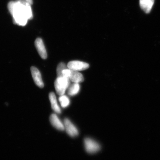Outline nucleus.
Instances as JSON below:
<instances>
[{
  "label": "nucleus",
  "instance_id": "obj_4",
  "mask_svg": "<svg viewBox=\"0 0 160 160\" xmlns=\"http://www.w3.org/2000/svg\"><path fill=\"white\" fill-rule=\"evenodd\" d=\"M84 143L85 149L89 154L97 153L101 149L100 144L90 138H86L84 140Z\"/></svg>",
  "mask_w": 160,
  "mask_h": 160
},
{
  "label": "nucleus",
  "instance_id": "obj_1",
  "mask_svg": "<svg viewBox=\"0 0 160 160\" xmlns=\"http://www.w3.org/2000/svg\"><path fill=\"white\" fill-rule=\"evenodd\" d=\"M8 8L12 16L14 22L19 26H26L28 20L33 17L31 5L24 0L10 2Z\"/></svg>",
  "mask_w": 160,
  "mask_h": 160
},
{
  "label": "nucleus",
  "instance_id": "obj_12",
  "mask_svg": "<svg viewBox=\"0 0 160 160\" xmlns=\"http://www.w3.org/2000/svg\"><path fill=\"white\" fill-rule=\"evenodd\" d=\"M80 86L79 83H74L70 85L68 88V93L69 96H73L78 93L80 91Z\"/></svg>",
  "mask_w": 160,
  "mask_h": 160
},
{
  "label": "nucleus",
  "instance_id": "obj_7",
  "mask_svg": "<svg viewBox=\"0 0 160 160\" xmlns=\"http://www.w3.org/2000/svg\"><path fill=\"white\" fill-rule=\"evenodd\" d=\"M31 72L36 85L40 88H43L44 86V84L39 70L36 67L32 66L31 68Z\"/></svg>",
  "mask_w": 160,
  "mask_h": 160
},
{
  "label": "nucleus",
  "instance_id": "obj_14",
  "mask_svg": "<svg viewBox=\"0 0 160 160\" xmlns=\"http://www.w3.org/2000/svg\"><path fill=\"white\" fill-rule=\"evenodd\" d=\"M68 66H66V64L63 62L60 63L58 65L57 68V73L58 75V77H63L62 72L64 69H67Z\"/></svg>",
  "mask_w": 160,
  "mask_h": 160
},
{
  "label": "nucleus",
  "instance_id": "obj_3",
  "mask_svg": "<svg viewBox=\"0 0 160 160\" xmlns=\"http://www.w3.org/2000/svg\"><path fill=\"white\" fill-rule=\"evenodd\" d=\"M63 77L68 78L71 82L79 83L84 81L83 75L76 70H72L69 68L65 69L62 72Z\"/></svg>",
  "mask_w": 160,
  "mask_h": 160
},
{
  "label": "nucleus",
  "instance_id": "obj_10",
  "mask_svg": "<svg viewBox=\"0 0 160 160\" xmlns=\"http://www.w3.org/2000/svg\"><path fill=\"white\" fill-rule=\"evenodd\" d=\"M154 3V0H140L139 1L140 7L147 14L150 13Z\"/></svg>",
  "mask_w": 160,
  "mask_h": 160
},
{
  "label": "nucleus",
  "instance_id": "obj_6",
  "mask_svg": "<svg viewBox=\"0 0 160 160\" xmlns=\"http://www.w3.org/2000/svg\"><path fill=\"white\" fill-rule=\"evenodd\" d=\"M68 68L76 71H82L89 68V64L79 61H72L69 62L67 65Z\"/></svg>",
  "mask_w": 160,
  "mask_h": 160
},
{
  "label": "nucleus",
  "instance_id": "obj_5",
  "mask_svg": "<svg viewBox=\"0 0 160 160\" xmlns=\"http://www.w3.org/2000/svg\"><path fill=\"white\" fill-rule=\"evenodd\" d=\"M63 123L65 126V130L67 134L71 137L78 136L79 134L78 130L69 119L65 118Z\"/></svg>",
  "mask_w": 160,
  "mask_h": 160
},
{
  "label": "nucleus",
  "instance_id": "obj_9",
  "mask_svg": "<svg viewBox=\"0 0 160 160\" xmlns=\"http://www.w3.org/2000/svg\"><path fill=\"white\" fill-rule=\"evenodd\" d=\"M49 120L52 126L56 129L60 131H63L65 130L64 123L61 122V120L59 119L56 114H51L49 118Z\"/></svg>",
  "mask_w": 160,
  "mask_h": 160
},
{
  "label": "nucleus",
  "instance_id": "obj_8",
  "mask_svg": "<svg viewBox=\"0 0 160 160\" xmlns=\"http://www.w3.org/2000/svg\"><path fill=\"white\" fill-rule=\"evenodd\" d=\"M35 45L41 57L43 59H46L47 58V52L42 40L41 38H37L35 42Z\"/></svg>",
  "mask_w": 160,
  "mask_h": 160
},
{
  "label": "nucleus",
  "instance_id": "obj_13",
  "mask_svg": "<svg viewBox=\"0 0 160 160\" xmlns=\"http://www.w3.org/2000/svg\"><path fill=\"white\" fill-rule=\"evenodd\" d=\"M59 101L61 106L62 108H66V107H68L70 104V100H69V98L64 95L60 96L59 98Z\"/></svg>",
  "mask_w": 160,
  "mask_h": 160
},
{
  "label": "nucleus",
  "instance_id": "obj_15",
  "mask_svg": "<svg viewBox=\"0 0 160 160\" xmlns=\"http://www.w3.org/2000/svg\"><path fill=\"white\" fill-rule=\"evenodd\" d=\"M24 1H26L27 2L29 3L30 5H32L33 2H32V0H24Z\"/></svg>",
  "mask_w": 160,
  "mask_h": 160
},
{
  "label": "nucleus",
  "instance_id": "obj_2",
  "mask_svg": "<svg viewBox=\"0 0 160 160\" xmlns=\"http://www.w3.org/2000/svg\"><path fill=\"white\" fill-rule=\"evenodd\" d=\"M70 85V80L65 77H58L54 82V87L56 91L59 95L65 94L66 89Z\"/></svg>",
  "mask_w": 160,
  "mask_h": 160
},
{
  "label": "nucleus",
  "instance_id": "obj_11",
  "mask_svg": "<svg viewBox=\"0 0 160 160\" xmlns=\"http://www.w3.org/2000/svg\"><path fill=\"white\" fill-rule=\"evenodd\" d=\"M49 99L50 103H51L52 109L55 112L58 114H60L62 112V111H61V109H60L59 106L58 105L56 97L54 92H51L49 93Z\"/></svg>",
  "mask_w": 160,
  "mask_h": 160
}]
</instances>
